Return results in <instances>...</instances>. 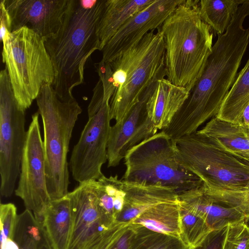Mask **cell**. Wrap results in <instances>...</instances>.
I'll use <instances>...</instances> for the list:
<instances>
[{
  "mask_svg": "<svg viewBox=\"0 0 249 249\" xmlns=\"http://www.w3.org/2000/svg\"><path fill=\"white\" fill-rule=\"evenodd\" d=\"M106 214L116 221V216L123 209L125 192L124 181L117 175H103L98 179L87 182Z\"/></svg>",
  "mask_w": 249,
  "mask_h": 249,
  "instance_id": "cell-24",
  "label": "cell"
},
{
  "mask_svg": "<svg viewBox=\"0 0 249 249\" xmlns=\"http://www.w3.org/2000/svg\"><path fill=\"white\" fill-rule=\"evenodd\" d=\"M157 30L148 33L108 63L115 88L110 114L115 123L122 122L145 90L166 76L163 35L160 28Z\"/></svg>",
  "mask_w": 249,
  "mask_h": 249,
  "instance_id": "cell-4",
  "label": "cell"
},
{
  "mask_svg": "<svg viewBox=\"0 0 249 249\" xmlns=\"http://www.w3.org/2000/svg\"><path fill=\"white\" fill-rule=\"evenodd\" d=\"M227 228L212 231L199 244L189 249H223Z\"/></svg>",
  "mask_w": 249,
  "mask_h": 249,
  "instance_id": "cell-33",
  "label": "cell"
},
{
  "mask_svg": "<svg viewBox=\"0 0 249 249\" xmlns=\"http://www.w3.org/2000/svg\"><path fill=\"white\" fill-rule=\"evenodd\" d=\"M197 131L216 141L228 151L249 159V126L215 117Z\"/></svg>",
  "mask_w": 249,
  "mask_h": 249,
  "instance_id": "cell-20",
  "label": "cell"
},
{
  "mask_svg": "<svg viewBox=\"0 0 249 249\" xmlns=\"http://www.w3.org/2000/svg\"><path fill=\"white\" fill-rule=\"evenodd\" d=\"M129 222H113L90 249H113L129 230Z\"/></svg>",
  "mask_w": 249,
  "mask_h": 249,
  "instance_id": "cell-31",
  "label": "cell"
},
{
  "mask_svg": "<svg viewBox=\"0 0 249 249\" xmlns=\"http://www.w3.org/2000/svg\"><path fill=\"white\" fill-rule=\"evenodd\" d=\"M189 94L185 88L174 85L167 78L158 79L153 86L141 121L127 149L166 128Z\"/></svg>",
  "mask_w": 249,
  "mask_h": 249,
  "instance_id": "cell-14",
  "label": "cell"
},
{
  "mask_svg": "<svg viewBox=\"0 0 249 249\" xmlns=\"http://www.w3.org/2000/svg\"><path fill=\"white\" fill-rule=\"evenodd\" d=\"M103 86L102 104L97 112L89 118L70 158V171L79 184L98 179L103 175L102 166L107 161L111 120L109 103L114 89L108 83Z\"/></svg>",
  "mask_w": 249,
  "mask_h": 249,
  "instance_id": "cell-10",
  "label": "cell"
},
{
  "mask_svg": "<svg viewBox=\"0 0 249 249\" xmlns=\"http://www.w3.org/2000/svg\"><path fill=\"white\" fill-rule=\"evenodd\" d=\"M201 186L178 194L179 204L201 217L212 230L246 221L245 216L239 210L212 198L203 192Z\"/></svg>",
  "mask_w": 249,
  "mask_h": 249,
  "instance_id": "cell-17",
  "label": "cell"
},
{
  "mask_svg": "<svg viewBox=\"0 0 249 249\" xmlns=\"http://www.w3.org/2000/svg\"><path fill=\"white\" fill-rule=\"evenodd\" d=\"M128 231L119 241L113 249H126L127 246Z\"/></svg>",
  "mask_w": 249,
  "mask_h": 249,
  "instance_id": "cell-36",
  "label": "cell"
},
{
  "mask_svg": "<svg viewBox=\"0 0 249 249\" xmlns=\"http://www.w3.org/2000/svg\"><path fill=\"white\" fill-rule=\"evenodd\" d=\"M184 0H155L128 19L105 45L102 60L110 63L148 33L158 29Z\"/></svg>",
  "mask_w": 249,
  "mask_h": 249,
  "instance_id": "cell-15",
  "label": "cell"
},
{
  "mask_svg": "<svg viewBox=\"0 0 249 249\" xmlns=\"http://www.w3.org/2000/svg\"><path fill=\"white\" fill-rule=\"evenodd\" d=\"M14 240L19 249H42L49 245L41 221L27 209L18 214Z\"/></svg>",
  "mask_w": 249,
  "mask_h": 249,
  "instance_id": "cell-27",
  "label": "cell"
},
{
  "mask_svg": "<svg viewBox=\"0 0 249 249\" xmlns=\"http://www.w3.org/2000/svg\"><path fill=\"white\" fill-rule=\"evenodd\" d=\"M11 20L12 32L24 26L43 39L56 34L78 0H3Z\"/></svg>",
  "mask_w": 249,
  "mask_h": 249,
  "instance_id": "cell-12",
  "label": "cell"
},
{
  "mask_svg": "<svg viewBox=\"0 0 249 249\" xmlns=\"http://www.w3.org/2000/svg\"><path fill=\"white\" fill-rule=\"evenodd\" d=\"M180 238L189 248L199 244L213 231L199 215L179 204Z\"/></svg>",
  "mask_w": 249,
  "mask_h": 249,
  "instance_id": "cell-28",
  "label": "cell"
},
{
  "mask_svg": "<svg viewBox=\"0 0 249 249\" xmlns=\"http://www.w3.org/2000/svg\"><path fill=\"white\" fill-rule=\"evenodd\" d=\"M25 111L14 96L6 69L0 72V193L9 197L15 191L26 142Z\"/></svg>",
  "mask_w": 249,
  "mask_h": 249,
  "instance_id": "cell-9",
  "label": "cell"
},
{
  "mask_svg": "<svg viewBox=\"0 0 249 249\" xmlns=\"http://www.w3.org/2000/svg\"><path fill=\"white\" fill-rule=\"evenodd\" d=\"M246 0H201L200 13L203 20L218 35L226 31L239 6Z\"/></svg>",
  "mask_w": 249,
  "mask_h": 249,
  "instance_id": "cell-26",
  "label": "cell"
},
{
  "mask_svg": "<svg viewBox=\"0 0 249 249\" xmlns=\"http://www.w3.org/2000/svg\"><path fill=\"white\" fill-rule=\"evenodd\" d=\"M2 61L18 104L24 111L44 85L53 84L54 70L44 39L26 26L12 32L3 43Z\"/></svg>",
  "mask_w": 249,
  "mask_h": 249,
  "instance_id": "cell-8",
  "label": "cell"
},
{
  "mask_svg": "<svg viewBox=\"0 0 249 249\" xmlns=\"http://www.w3.org/2000/svg\"><path fill=\"white\" fill-rule=\"evenodd\" d=\"M174 141L180 163L204 186L231 191L249 188V159L228 151L197 131Z\"/></svg>",
  "mask_w": 249,
  "mask_h": 249,
  "instance_id": "cell-7",
  "label": "cell"
},
{
  "mask_svg": "<svg viewBox=\"0 0 249 249\" xmlns=\"http://www.w3.org/2000/svg\"><path fill=\"white\" fill-rule=\"evenodd\" d=\"M71 226L67 249H90L104 231L115 220L99 204L87 182L69 192Z\"/></svg>",
  "mask_w": 249,
  "mask_h": 249,
  "instance_id": "cell-13",
  "label": "cell"
},
{
  "mask_svg": "<svg viewBox=\"0 0 249 249\" xmlns=\"http://www.w3.org/2000/svg\"><path fill=\"white\" fill-rule=\"evenodd\" d=\"M249 0L238 8L226 31L213 46L203 73L188 99L163 130L174 140L196 132L207 121L217 116L232 87L249 44Z\"/></svg>",
  "mask_w": 249,
  "mask_h": 249,
  "instance_id": "cell-1",
  "label": "cell"
},
{
  "mask_svg": "<svg viewBox=\"0 0 249 249\" xmlns=\"http://www.w3.org/2000/svg\"><path fill=\"white\" fill-rule=\"evenodd\" d=\"M124 159L125 181L161 185L178 195L203 183L180 163L174 140L163 130L130 148Z\"/></svg>",
  "mask_w": 249,
  "mask_h": 249,
  "instance_id": "cell-6",
  "label": "cell"
},
{
  "mask_svg": "<svg viewBox=\"0 0 249 249\" xmlns=\"http://www.w3.org/2000/svg\"><path fill=\"white\" fill-rule=\"evenodd\" d=\"M155 0H106L98 33L101 51L125 22Z\"/></svg>",
  "mask_w": 249,
  "mask_h": 249,
  "instance_id": "cell-21",
  "label": "cell"
},
{
  "mask_svg": "<svg viewBox=\"0 0 249 249\" xmlns=\"http://www.w3.org/2000/svg\"><path fill=\"white\" fill-rule=\"evenodd\" d=\"M130 223L180 238L179 203L158 204L137 216Z\"/></svg>",
  "mask_w": 249,
  "mask_h": 249,
  "instance_id": "cell-22",
  "label": "cell"
},
{
  "mask_svg": "<svg viewBox=\"0 0 249 249\" xmlns=\"http://www.w3.org/2000/svg\"><path fill=\"white\" fill-rule=\"evenodd\" d=\"M39 115L38 112L32 115L27 131L19 181L15 194L23 201L26 209L31 211L36 218L41 221L52 199L47 187L43 141Z\"/></svg>",
  "mask_w": 249,
  "mask_h": 249,
  "instance_id": "cell-11",
  "label": "cell"
},
{
  "mask_svg": "<svg viewBox=\"0 0 249 249\" xmlns=\"http://www.w3.org/2000/svg\"><path fill=\"white\" fill-rule=\"evenodd\" d=\"M42 249H51V248L49 246H46L44 247Z\"/></svg>",
  "mask_w": 249,
  "mask_h": 249,
  "instance_id": "cell-39",
  "label": "cell"
},
{
  "mask_svg": "<svg viewBox=\"0 0 249 249\" xmlns=\"http://www.w3.org/2000/svg\"><path fill=\"white\" fill-rule=\"evenodd\" d=\"M98 0H79L80 5L85 9H90L93 7Z\"/></svg>",
  "mask_w": 249,
  "mask_h": 249,
  "instance_id": "cell-37",
  "label": "cell"
},
{
  "mask_svg": "<svg viewBox=\"0 0 249 249\" xmlns=\"http://www.w3.org/2000/svg\"><path fill=\"white\" fill-rule=\"evenodd\" d=\"M153 85L145 90L139 102L122 122L111 126L107 148L108 167L117 166L124 158L127 146L141 121Z\"/></svg>",
  "mask_w": 249,
  "mask_h": 249,
  "instance_id": "cell-18",
  "label": "cell"
},
{
  "mask_svg": "<svg viewBox=\"0 0 249 249\" xmlns=\"http://www.w3.org/2000/svg\"><path fill=\"white\" fill-rule=\"evenodd\" d=\"M0 39L3 43L9 38L12 33L11 20L3 0L0 2Z\"/></svg>",
  "mask_w": 249,
  "mask_h": 249,
  "instance_id": "cell-34",
  "label": "cell"
},
{
  "mask_svg": "<svg viewBox=\"0 0 249 249\" xmlns=\"http://www.w3.org/2000/svg\"><path fill=\"white\" fill-rule=\"evenodd\" d=\"M36 100L43 125L47 190L53 200L65 196L69 192V144L82 109L75 100H61L50 84L41 87Z\"/></svg>",
  "mask_w": 249,
  "mask_h": 249,
  "instance_id": "cell-5",
  "label": "cell"
},
{
  "mask_svg": "<svg viewBox=\"0 0 249 249\" xmlns=\"http://www.w3.org/2000/svg\"><path fill=\"white\" fill-rule=\"evenodd\" d=\"M18 217L17 207L14 204H0V246L7 239L14 240Z\"/></svg>",
  "mask_w": 249,
  "mask_h": 249,
  "instance_id": "cell-32",
  "label": "cell"
},
{
  "mask_svg": "<svg viewBox=\"0 0 249 249\" xmlns=\"http://www.w3.org/2000/svg\"><path fill=\"white\" fill-rule=\"evenodd\" d=\"M126 249H189L181 238L130 223Z\"/></svg>",
  "mask_w": 249,
  "mask_h": 249,
  "instance_id": "cell-25",
  "label": "cell"
},
{
  "mask_svg": "<svg viewBox=\"0 0 249 249\" xmlns=\"http://www.w3.org/2000/svg\"><path fill=\"white\" fill-rule=\"evenodd\" d=\"M40 221L51 249H67L71 226V208L67 195L52 200Z\"/></svg>",
  "mask_w": 249,
  "mask_h": 249,
  "instance_id": "cell-19",
  "label": "cell"
},
{
  "mask_svg": "<svg viewBox=\"0 0 249 249\" xmlns=\"http://www.w3.org/2000/svg\"><path fill=\"white\" fill-rule=\"evenodd\" d=\"M249 103V57L238 73L216 117L241 124L243 111Z\"/></svg>",
  "mask_w": 249,
  "mask_h": 249,
  "instance_id": "cell-23",
  "label": "cell"
},
{
  "mask_svg": "<svg viewBox=\"0 0 249 249\" xmlns=\"http://www.w3.org/2000/svg\"><path fill=\"white\" fill-rule=\"evenodd\" d=\"M241 124L249 126V103L243 111L241 118Z\"/></svg>",
  "mask_w": 249,
  "mask_h": 249,
  "instance_id": "cell-38",
  "label": "cell"
},
{
  "mask_svg": "<svg viewBox=\"0 0 249 249\" xmlns=\"http://www.w3.org/2000/svg\"><path fill=\"white\" fill-rule=\"evenodd\" d=\"M223 249H249V226L245 221L228 226Z\"/></svg>",
  "mask_w": 249,
  "mask_h": 249,
  "instance_id": "cell-30",
  "label": "cell"
},
{
  "mask_svg": "<svg viewBox=\"0 0 249 249\" xmlns=\"http://www.w3.org/2000/svg\"><path fill=\"white\" fill-rule=\"evenodd\" d=\"M106 1L98 0L91 9H85L79 0L58 32L44 39L54 70L52 86L63 101L75 100L72 91L84 82L88 59L101 51L98 29Z\"/></svg>",
  "mask_w": 249,
  "mask_h": 249,
  "instance_id": "cell-3",
  "label": "cell"
},
{
  "mask_svg": "<svg viewBox=\"0 0 249 249\" xmlns=\"http://www.w3.org/2000/svg\"><path fill=\"white\" fill-rule=\"evenodd\" d=\"M203 192L214 200L224 205L235 208L249 221V188L244 190L231 191L207 187L203 184Z\"/></svg>",
  "mask_w": 249,
  "mask_h": 249,
  "instance_id": "cell-29",
  "label": "cell"
},
{
  "mask_svg": "<svg viewBox=\"0 0 249 249\" xmlns=\"http://www.w3.org/2000/svg\"><path fill=\"white\" fill-rule=\"evenodd\" d=\"M199 0H184L160 28L167 79L189 92L201 76L213 48L212 29L201 18Z\"/></svg>",
  "mask_w": 249,
  "mask_h": 249,
  "instance_id": "cell-2",
  "label": "cell"
},
{
  "mask_svg": "<svg viewBox=\"0 0 249 249\" xmlns=\"http://www.w3.org/2000/svg\"><path fill=\"white\" fill-rule=\"evenodd\" d=\"M0 249H19L15 241L11 239H7L3 245L0 246Z\"/></svg>",
  "mask_w": 249,
  "mask_h": 249,
  "instance_id": "cell-35",
  "label": "cell"
},
{
  "mask_svg": "<svg viewBox=\"0 0 249 249\" xmlns=\"http://www.w3.org/2000/svg\"><path fill=\"white\" fill-rule=\"evenodd\" d=\"M123 181L125 192L124 202L123 209L116 216L117 221L129 222L158 204L179 202L178 194L171 188L158 184Z\"/></svg>",
  "mask_w": 249,
  "mask_h": 249,
  "instance_id": "cell-16",
  "label": "cell"
}]
</instances>
